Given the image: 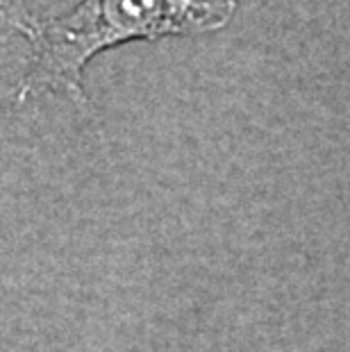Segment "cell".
Here are the masks:
<instances>
[{"label":"cell","mask_w":350,"mask_h":352,"mask_svg":"<svg viewBox=\"0 0 350 352\" xmlns=\"http://www.w3.org/2000/svg\"><path fill=\"white\" fill-rule=\"evenodd\" d=\"M237 0H80L62 16L28 25L32 62L19 98L57 91L85 102L82 71L89 59L125 41L203 34L232 19Z\"/></svg>","instance_id":"obj_1"},{"label":"cell","mask_w":350,"mask_h":352,"mask_svg":"<svg viewBox=\"0 0 350 352\" xmlns=\"http://www.w3.org/2000/svg\"><path fill=\"white\" fill-rule=\"evenodd\" d=\"M3 14H5L7 23H10L14 30H19L21 34H23L28 25L32 23V16L28 14L23 0H3Z\"/></svg>","instance_id":"obj_2"}]
</instances>
